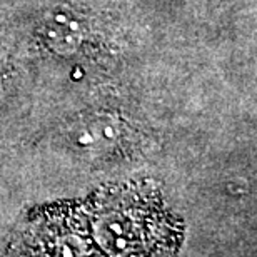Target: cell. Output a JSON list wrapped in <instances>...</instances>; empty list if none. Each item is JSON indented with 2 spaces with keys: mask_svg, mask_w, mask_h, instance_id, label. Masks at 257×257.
I'll return each mask as SVG.
<instances>
[{
  "mask_svg": "<svg viewBox=\"0 0 257 257\" xmlns=\"http://www.w3.org/2000/svg\"><path fill=\"white\" fill-rule=\"evenodd\" d=\"M85 217L104 257H174L184 235L182 224L157 200L139 195L100 200Z\"/></svg>",
  "mask_w": 257,
  "mask_h": 257,
  "instance_id": "cell-1",
  "label": "cell"
},
{
  "mask_svg": "<svg viewBox=\"0 0 257 257\" xmlns=\"http://www.w3.org/2000/svg\"><path fill=\"white\" fill-rule=\"evenodd\" d=\"M15 257H99L84 212L40 214L15 235Z\"/></svg>",
  "mask_w": 257,
  "mask_h": 257,
  "instance_id": "cell-2",
  "label": "cell"
},
{
  "mask_svg": "<svg viewBox=\"0 0 257 257\" xmlns=\"http://www.w3.org/2000/svg\"><path fill=\"white\" fill-rule=\"evenodd\" d=\"M42 35L45 42L55 52L67 54L79 49L85 37L84 25L77 17L69 12H55L49 15L44 24Z\"/></svg>",
  "mask_w": 257,
  "mask_h": 257,
  "instance_id": "cell-3",
  "label": "cell"
}]
</instances>
